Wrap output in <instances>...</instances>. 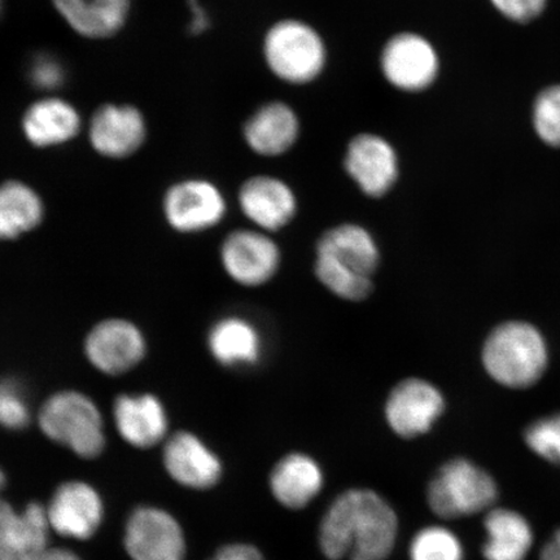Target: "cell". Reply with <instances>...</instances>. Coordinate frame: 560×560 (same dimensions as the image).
<instances>
[{"label":"cell","instance_id":"obj_1","mask_svg":"<svg viewBox=\"0 0 560 560\" xmlns=\"http://www.w3.org/2000/svg\"><path fill=\"white\" fill-rule=\"evenodd\" d=\"M400 521L376 490L349 488L320 517L317 541L328 560H387L396 548Z\"/></svg>","mask_w":560,"mask_h":560},{"label":"cell","instance_id":"obj_2","mask_svg":"<svg viewBox=\"0 0 560 560\" xmlns=\"http://www.w3.org/2000/svg\"><path fill=\"white\" fill-rule=\"evenodd\" d=\"M381 264L380 243L360 223H339L324 231L315 243V279L331 295L347 303H363L373 295Z\"/></svg>","mask_w":560,"mask_h":560},{"label":"cell","instance_id":"obj_3","mask_svg":"<svg viewBox=\"0 0 560 560\" xmlns=\"http://www.w3.org/2000/svg\"><path fill=\"white\" fill-rule=\"evenodd\" d=\"M34 425L50 443L81 459L94 460L107 450V418L100 402L79 388L51 392L35 410Z\"/></svg>","mask_w":560,"mask_h":560},{"label":"cell","instance_id":"obj_4","mask_svg":"<svg viewBox=\"0 0 560 560\" xmlns=\"http://www.w3.org/2000/svg\"><path fill=\"white\" fill-rule=\"evenodd\" d=\"M481 363L495 383L513 389L529 388L549 365V349L535 326L505 322L490 331L481 348Z\"/></svg>","mask_w":560,"mask_h":560},{"label":"cell","instance_id":"obj_5","mask_svg":"<svg viewBox=\"0 0 560 560\" xmlns=\"http://www.w3.org/2000/svg\"><path fill=\"white\" fill-rule=\"evenodd\" d=\"M266 67L279 81L303 86L325 72L328 50L324 37L303 20L284 19L272 24L264 35Z\"/></svg>","mask_w":560,"mask_h":560},{"label":"cell","instance_id":"obj_6","mask_svg":"<svg viewBox=\"0 0 560 560\" xmlns=\"http://www.w3.org/2000/svg\"><path fill=\"white\" fill-rule=\"evenodd\" d=\"M499 497L493 476L467 458H452L438 468L425 489L432 514L443 521L488 513Z\"/></svg>","mask_w":560,"mask_h":560},{"label":"cell","instance_id":"obj_7","mask_svg":"<svg viewBox=\"0 0 560 560\" xmlns=\"http://www.w3.org/2000/svg\"><path fill=\"white\" fill-rule=\"evenodd\" d=\"M150 340L136 320L110 315L96 320L82 340V355L97 374L122 377L143 365Z\"/></svg>","mask_w":560,"mask_h":560},{"label":"cell","instance_id":"obj_8","mask_svg":"<svg viewBox=\"0 0 560 560\" xmlns=\"http://www.w3.org/2000/svg\"><path fill=\"white\" fill-rule=\"evenodd\" d=\"M447 408L444 392L422 376L398 381L383 405V418L389 431L405 441L429 435Z\"/></svg>","mask_w":560,"mask_h":560},{"label":"cell","instance_id":"obj_9","mask_svg":"<svg viewBox=\"0 0 560 560\" xmlns=\"http://www.w3.org/2000/svg\"><path fill=\"white\" fill-rule=\"evenodd\" d=\"M221 269L243 289L269 284L282 269V248L271 234L255 228L230 231L219 248Z\"/></svg>","mask_w":560,"mask_h":560},{"label":"cell","instance_id":"obj_10","mask_svg":"<svg viewBox=\"0 0 560 560\" xmlns=\"http://www.w3.org/2000/svg\"><path fill=\"white\" fill-rule=\"evenodd\" d=\"M164 220L174 233L196 235L220 226L228 215V201L221 188L208 179L177 182L164 194Z\"/></svg>","mask_w":560,"mask_h":560},{"label":"cell","instance_id":"obj_11","mask_svg":"<svg viewBox=\"0 0 560 560\" xmlns=\"http://www.w3.org/2000/svg\"><path fill=\"white\" fill-rule=\"evenodd\" d=\"M381 72L401 93H423L435 85L441 60L436 47L424 35L401 32L385 42L380 58Z\"/></svg>","mask_w":560,"mask_h":560},{"label":"cell","instance_id":"obj_12","mask_svg":"<svg viewBox=\"0 0 560 560\" xmlns=\"http://www.w3.org/2000/svg\"><path fill=\"white\" fill-rule=\"evenodd\" d=\"M109 418L117 436L138 451L163 446L173 432L170 409L155 392H121L112 400Z\"/></svg>","mask_w":560,"mask_h":560},{"label":"cell","instance_id":"obj_13","mask_svg":"<svg viewBox=\"0 0 560 560\" xmlns=\"http://www.w3.org/2000/svg\"><path fill=\"white\" fill-rule=\"evenodd\" d=\"M342 165L348 177L370 199L387 196L400 178V159L394 144L375 132H360L350 139Z\"/></svg>","mask_w":560,"mask_h":560},{"label":"cell","instance_id":"obj_14","mask_svg":"<svg viewBox=\"0 0 560 560\" xmlns=\"http://www.w3.org/2000/svg\"><path fill=\"white\" fill-rule=\"evenodd\" d=\"M161 459L177 485L194 490L219 486L225 470L220 455L191 430L173 431L161 446Z\"/></svg>","mask_w":560,"mask_h":560},{"label":"cell","instance_id":"obj_15","mask_svg":"<svg viewBox=\"0 0 560 560\" xmlns=\"http://www.w3.org/2000/svg\"><path fill=\"white\" fill-rule=\"evenodd\" d=\"M237 205L252 228L271 235L289 228L299 212L293 188L270 174H257L245 179L237 192Z\"/></svg>","mask_w":560,"mask_h":560},{"label":"cell","instance_id":"obj_16","mask_svg":"<svg viewBox=\"0 0 560 560\" xmlns=\"http://www.w3.org/2000/svg\"><path fill=\"white\" fill-rule=\"evenodd\" d=\"M147 135L144 115L130 104L102 105L91 116L88 128L93 150L112 160L136 155L145 143Z\"/></svg>","mask_w":560,"mask_h":560},{"label":"cell","instance_id":"obj_17","mask_svg":"<svg viewBox=\"0 0 560 560\" xmlns=\"http://www.w3.org/2000/svg\"><path fill=\"white\" fill-rule=\"evenodd\" d=\"M125 546L132 560H185L180 525L166 511L140 508L126 524Z\"/></svg>","mask_w":560,"mask_h":560},{"label":"cell","instance_id":"obj_18","mask_svg":"<svg viewBox=\"0 0 560 560\" xmlns=\"http://www.w3.org/2000/svg\"><path fill=\"white\" fill-rule=\"evenodd\" d=\"M207 352L226 370L255 368L264 359V335L254 320L242 314H225L210 324L206 334Z\"/></svg>","mask_w":560,"mask_h":560},{"label":"cell","instance_id":"obj_19","mask_svg":"<svg viewBox=\"0 0 560 560\" xmlns=\"http://www.w3.org/2000/svg\"><path fill=\"white\" fill-rule=\"evenodd\" d=\"M46 513L56 534L88 540L103 521L102 497L86 481L69 480L55 490Z\"/></svg>","mask_w":560,"mask_h":560},{"label":"cell","instance_id":"obj_20","mask_svg":"<svg viewBox=\"0 0 560 560\" xmlns=\"http://www.w3.org/2000/svg\"><path fill=\"white\" fill-rule=\"evenodd\" d=\"M324 467L312 454L295 451L280 457L269 474V490L278 505L300 511L311 505L324 492Z\"/></svg>","mask_w":560,"mask_h":560},{"label":"cell","instance_id":"obj_21","mask_svg":"<svg viewBox=\"0 0 560 560\" xmlns=\"http://www.w3.org/2000/svg\"><path fill=\"white\" fill-rule=\"evenodd\" d=\"M300 135L298 112L282 101L260 105L243 126L245 144L262 158L284 155L298 143Z\"/></svg>","mask_w":560,"mask_h":560},{"label":"cell","instance_id":"obj_22","mask_svg":"<svg viewBox=\"0 0 560 560\" xmlns=\"http://www.w3.org/2000/svg\"><path fill=\"white\" fill-rule=\"evenodd\" d=\"M46 508L30 503L19 513L3 502L0 505V560H39L48 550Z\"/></svg>","mask_w":560,"mask_h":560},{"label":"cell","instance_id":"obj_23","mask_svg":"<svg viewBox=\"0 0 560 560\" xmlns=\"http://www.w3.org/2000/svg\"><path fill=\"white\" fill-rule=\"evenodd\" d=\"M81 128L80 112L74 105L52 95L33 102L21 118L25 139L42 150L72 142Z\"/></svg>","mask_w":560,"mask_h":560},{"label":"cell","instance_id":"obj_24","mask_svg":"<svg viewBox=\"0 0 560 560\" xmlns=\"http://www.w3.org/2000/svg\"><path fill=\"white\" fill-rule=\"evenodd\" d=\"M65 23L82 38L115 37L130 15V0H51Z\"/></svg>","mask_w":560,"mask_h":560},{"label":"cell","instance_id":"obj_25","mask_svg":"<svg viewBox=\"0 0 560 560\" xmlns=\"http://www.w3.org/2000/svg\"><path fill=\"white\" fill-rule=\"evenodd\" d=\"M46 220L42 196L23 180L0 184V242H16L34 233Z\"/></svg>","mask_w":560,"mask_h":560},{"label":"cell","instance_id":"obj_26","mask_svg":"<svg viewBox=\"0 0 560 560\" xmlns=\"http://www.w3.org/2000/svg\"><path fill=\"white\" fill-rule=\"evenodd\" d=\"M486 542L482 557L486 560H525L534 546L530 525L516 511L493 508L486 515Z\"/></svg>","mask_w":560,"mask_h":560},{"label":"cell","instance_id":"obj_27","mask_svg":"<svg viewBox=\"0 0 560 560\" xmlns=\"http://www.w3.org/2000/svg\"><path fill=\"white\" fill-rule=\"evenodd\" d=\"M409 560H465L459 537L445 525L431 524L411 537Z\"/></svg>","mask_w":560,"mask_h":560},{"label":"cell","instance_id":"obj_28","mask_svg":"<svg viewBox=\"0 0 560 560\" xmlns=\"http://www.w3.org/2000/svg\"><path fill=\"white\" fill-rule=\"evenodd\" d=\"M35 410L24 384L16 376L0 377V429L24 432L34 425Z\"/></svg>","mask_w":560,"mask_h":560},{"label":"cell","instance_id":"obj_29","mask_svg":"<svg viewBox=\"0 0 560 560\" xmlns=\"http://www.w3.org/2000/svg\"><path fill=\"white\" fill-rule=\"evenodd\" d=\"M536 136L546 145L560 147V85L546 88L537 95L532 108Z\"/></svg>","mask_w":560,"mask_h":560},{"label":"cell","instance_id":"obj_30","mask_svg":"<svg viewBox=\"0 0 560 560\" xmlns=\"http://www.w3.org/2000/svg\"><path fill=\"white\" fill-rule=\"evenodd\" d=\"M532 452L560 466V415L537 419L524 433Z\"/></svg>","mask_w":560,"mask_h":560},{"label":"cell","instance_id":"obj_31","mask_svg":"<svg viewBox=\"0 0 560 560\" xmlns=\"http://www.w3.org/2000/svg\"><path fill=\"white\" fill-rule=\"evenodd\" d=\"M67 74L65 62L51 52L35 54L26 69L27 81L45 94L56 93L65 86Z\"/></svg>","mask_w":560,"mask_h":560},{"label":"cell","instance_id":"obj_32","mask_svg":"<svg viewBox=\"0 0 560 560\" xmlns=\"http://www.w3.org/2000/svg\"><path fill=\"white\" fill-rule=\"evenodd\" d=\"M497 12L514 23L525 24L541 16L549 0H489Z\"/></svg>","mask_w":560,"mask_h":560},{"label":"cell","instance_id":"obj_33","mask_svg":"<svg viewBox=\"0 0 560 560\" xmlns=\"http://www.w3.org/2000/svg\"><path fill=\"white\" fill-rule=\"evenodd\" d=\"M209 560H266V558L255 545L233 542L222 546Z\"/></svg>","mask_w":560,"mask_h":560},{"label":"cell","instance_id":"obj_34","mask_svg":"<svg viewBox=\"0 0 560 560\" xmlns=\"http://www.w3.org/2000/svg\"><path fill=\"white\" fill-rule=\"evenodd\" d=\"M188 9L191 11V21L188 24V32L192 35H201L210 30L209 13L200 3V0H187Z\"/></svg>","mask_w":560,"mask_h":560},{"label":"cell","instance_id":"obj_35","mask_svg":"<svg viewBox=\"0 0 560 560\" xmlns=\"http://www.w3.org/2000/svg\"><path fill=\"white\" fill-rule=\"evenodd\" d=\"M540 560H560V529L544 546Z\"/></svg>","mask_w":560,"mask_h":560},{"label":"cell","instance_id":"obj_36","mask_svg":"<svg viewBox=\"0 0 560 560\" xmlns=\"http://www.w3.org/2000/svg\"><path fill=\"white\" fill-rule=\"evenodd\" d=\"M39 560H81L74 552L67 549H48Z\"/></svg>","mask_w":560,"mask_h":560},{"label":"cell","instance_id":"obj_37","mask_svg":"<svg viewBox=\"0 0 560 560\" xmlns=\"http://www.w3.org/2000/svg\"><path fill=\"white\" fill-rule=\"evenodd\" d=\"M7 486V476L4 471L2 470V467H0V494H2L3 489ZM3 501L0 500V505H2Z\"/></svg>","mask_w":560,"mask_h":560},{"label":"cell","instance_id":"obj_38","mask_svg":"<svg viewBox=\"0 0 560 560\" xmlns=\"http://www.w3.org/2000/svg\"><path fill=\"white\" fill-rule=\"evenodd\" d=\"M2 10H3V0H0V15H2Z\"/></svg>","mask_w":560,"mask_h":560}]
</instances>
